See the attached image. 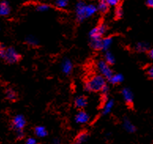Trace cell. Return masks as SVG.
Returning <instances> with one entry per match:
<instances>
[{
    "mask_svg": "<svg viewBox=\"0 0 153 144\" xmlns=\"http://www.w3.org/2000/svg\"><path fill=\"white\" fill-rule=\"evenodd\" d=\"M105 85V77H103L102 75H96L92 78H90L88 82H86L85 89L87 92H100Z\"/></svg>",
    "mask_w": 153,
    "mask_h": 144,
    "instance_id": "1",
    "label": "cell"
},
{
    "mask_svg": "<svg viewBox=\"0 0 153 144\" xmlns=\"http://www.w3.org/2000/svg\"><path fill=\"white\" fill-rule=\"evenodd\" d=\"M21 58H22L21 55L16 51L15 49H13V47H8L7 48V50H6L3 61L6 63L14 64L18 62L21 60Z\"/></svg>",
    "mask_w": 153,
    "mask_h": 144,
    "instance_id": "2",
    "label": "cell"
},
{
    "mask_svg": "<svg viewBox=\"0 0 153 144\" xmlns=\"http://www.w3.org/2000/svg\"><path fill=\"white\" fill-rule=\"evenodd\" d=\"M97 69L103 77L109 80L113 76V71L110 67L109 64H107L104 60H100L97 63Z\"/></svg>",
    "mask_w": 153,
    "mask_h": 144,
    "instance_id": "3",
    "label": "cell"
},
{
    "mask_svg": "<svg viewBox=\"0 0 153 144\" xmlns=\"http://www.w3.org/2000/svg\"><path fill=\"white\" fill-rule=\"evenodd\" d=\"M107 31V26L104 24H100L97 27H95L90 31L89 37L91 39H101L102 35L106 32Z\"/></svg>",
    "mask_w": 153,
    "mask_h": 144,
    "instance_id": "4",
    "label": "cell"
},
{
    "mask_svg": "<svg viewBox=\"0 0 153 144\" xmlns=\"http://www.w3.org/2000/svg\"><path fill=\"white\" fill-rule=\"evenodd\" d=\"M25 125H26V120L22 115H17L12 120V126L17 131L23 130Z\"/></svg>",
    "mask_w": 153,
    "mask_h": 144,
    "instance_id": "5",
    "label": "cell"
},
{
    "mask_svg": "<svg viewBox=\"0 0 153 144\" xmlns=\"http://www.w3.org/2000/svg\"><path fill=\"white\" fill-rule=\"evenodd\" d=\"M86 5L84 2H79L76 6V19L79 22L83 21L86 18L85 16Z\"/></svg>",
    "mask_w": 153,
    "mask_h": 144,
    "instance_id": "6",
    "label": "cell"
},
{
    "mask_svg": "<svg viewBox=\"0 0 153 144\" xmlns=\"http://www.w3.org/2000/svg\"><path fill=\"white\" fill-rule=\"evenodd\" d=\"M88 120H89V115L83 110L79 111L75 116V121L77 124L83 125V124H86Z\"/></svg>",
    "mask_w": 153,
    "mask_h": 144,
    "instance_id": "7",
    "label": "cell"
},
{
    "mask_svg": "<svg viewBox=\"0 0 153 144\" xmlns=\"http://www.w3.org/2000/svg\"><path fill=\"white\" fill-rule=\"evenodd\" d=\"M62 71L64 74L70 75L73 70V63L70 59L64 58L61 64Z\"/></svg>",
    "mask_w": 153,
    "mask_h": 144,
    "instance_id": "8",
    "label": "cell"
},
{
    "mask_svg": "<svg viewBox=\"0 0 153 144\" xmlns=\"http://www.w3.org/2000/svg\"><path fill=\"white\" fill-rule=\"evenodd\" d=\"M122 95L127 105H131L134 101V95H133L131 90L128 87H125L122 91Z\"/></svg>",
    "mask_w": 153,
    "mask_h": 144,
    "instance_id": "9",
    "label": "cell"
},
{
    "mask_svg": "<svg viewBox=\"0 0 153 144\" xmlns=\"http://www.w3.org/2000/svg\"><path fill=\"white\" fill-rule=\"evenodd\" d=\"M88 104V100L86 97L85 96H78L75 98L74 101V105L76 108H79V109H82V108H85V107L87 106Z\"/></svg>",
    "mask_w": 153,
    "mask_h": 144,
    "instance_id": "10",
    "label": "cell"
},
{
    "mask_svg": "<svg viewBox=\"0 0 153 144\" xmlns=\"http://www.w3.org/2000/svg\"><path fill=\"white\" fill-rule=\"evenodd\" d=\"M10 13V8L7 2H0V16H7Z\"/></svg>",
    "mask_w": 153,
    "mask_h": 144,
    "instance_id": "11",
    "label": "cell"
},
{
    "mask_svg": "<svg viewBox=\"0 0 153 144\" xmlns=\"http://www.w3.org/2000/svg\"><path fill=\"white\" fill-rule=\"evenodd\" d=\"M123 127L124 128L126 129V131H127L128 132H130V133H133L136 131V128L130 120L128 119V118H125L124 120H123Z\"/></svg>",
    "mask_w": 153,
    "mask_h": 144,
    "instance_id": "12",
    "label": "cell"
},
{
    "mask_svg": "<svg viewBox=\"0 0 153 144\" xmlns=\"http://www.w3.org/2000/svg\"><path fill=\"white\" fill-rule=\"evenodd\" d=\"M90 46L92 49L96 50H103V45H102V38L101 39H91L90 41Z\"/></svg>",
    "mask_w": 153,
    "mask_h": 144,
    "instance_id": "13",
    "label": "cell"
},
{
    "mask_svg": "<svg viewBox=\"0 0 153 144\" xmlns=\"http://www.w3.org/2000/svg\"><path fill=\"white\" fill-rule=\"evenodd\" d=\"M114 105V101L113 99H109L107 103H105V106L103 107V115H107L111 112L113 107Z\"/></svg>",
    "mask_w": 153,
    "mask_h": 144,
    "instance_id": "14",
    "label": "cell"
},
{
    "mask_svg": "<svg viewBox=\"0 0 153 144\" xmlns=\"http://www.w3.org/2000/svg\"><path fill=\"white\" fill-rule=\"evenodd\" d=\"M35 134L37 137L44 138L48 135V131L43 126H37L35 128Z\"/></svg>",
    "mask_w": 153,
    "mask_h": 144,
    "instance_id": "15",
    "label": "cell"
},
{
    "mask_svg": "<svg viewBox=\"0 0 153 144\" xmlns=\"http://www.w3.org/2000/svg\"><path fill=\"white\" fill-rule=\"evenodd\" d=\"M123 81V76L122 74H113L111 78L109 79V82L111 84H118Z\"/></svg>",
    "mask_w": 153,
    "mask_h": 144,
    "instance_id": "16",
    "label": "cell"
},
{
    "mask_svg": "<svg viewBox=\"0 0 153 144\" xmlns=\"http://www.w3.org/2000/svg\"><path fill=\"white\" fill-rule=\"evenodd\" d=\"M97 10V8H96V6L92 4L90 5H86L85 8V16L86 18H89L91 16H92Z\"/></svg>",
    "mask_w": 153,
    "mask_h": 144,
    "instance_id": "17",
    "label": "cell"
},
{
    "mask_svg": "<svg viewBox=\"0 0 153 144\" xmlns=\"http://www.w3.org/2000/svg\"><path fill=\"white\" fill-rule=\"evenodd\" d=\"M135 48L138 52H145L149 49V45L145 42H140L137 44Z\"/></svg>",
    "mask_w": 153,
    "mask_h": 144,
    "instance_id": "18",
    "label": "cell"
},
{
    "mask_svg": "<svg viewBox=\"0 0 153 144\" xmlns=\"http://www.w3.org/2000/svg\"><path fill=\"white\" fill-rule=\"evenodd\" d=\"M113 43V38L106 37L102 39V45H103V50H107L111 47Z\"/></svg>",
    "mask_w": 153,
    "mask_h": 144,
    "instance_id": "19",
    "label": "cell"
},
{
    "mask_svg": "<svg viewBox=\"0 0 153 144\" xmlns=\"http://www.w3.org/2000/svg\"><path fill=\"white\" fill-rule=\"evenodd\" d=\"M104 61L107 62V64H109L110 66L111 65H113L115 61V59H114V55L111 52H110L108 50H107L105 53V55H104Z\"/></svg>",
    "mask_w": 153,
    "mask_h": 144,
    "instance_id": "20",
    "label": "cell"
},
{
    "mask_svg": "<svg viewBox=\"0 0 153 144\" xmlns=\"http://www.w3.org/2000/svg\"><path fill=\"white\" fill-rule=\"evenodd\" d=\"M6 95H7V99H9L11 102H14V101L17 100L18 98V95H17V93H16L13 89H8L6 92Z\"/></svg>",
    "mask_w": 153,
    "mask_h": 144,
    "instance_id": "21",
    "label": "cell"
},
{
    "mask_svg": "<svg viewBox=\"0 0 153 144\" xmlns=\"http://www.w3.org/2000/svg\"><path fill=\"white\" fill-rule=\"evenodd\" d=\"M88 139V134L86 132H81L79 134L78 136L76 137V140L75 141V144H82L85 142Z\"/></svg>",
    "mask_w": 153,
    "mask_h": 144,
    "instance_id": "22",
    "label": "cell"
},
{
    "mask_svg": "<svg viewBox=\"0 0 153 144\" xmlns=\"http://www.w3.org/2000/svg\"><path fill=\"white\" fill-rule=\"evenodd\" d=\"M108 7H109V6H108L106 1H100L98 6V10L100 11L101 13H105L108 10Z\"/></svg>",
    "mask_w": 153,
    "mask_h": 144,
    "instance_id": "23",
    "label": "cell"
},
{
    "mask_svg": "<svg viewBox=\"0 0 153 144\" xmlns=\"http://www.w3.org/2000/svg\"><path fill=\"white\" fill-rule=\"evenodd\" d=\"M55 4L58 8H65L67 7L68 0H55Z\"/></svg>",
    "mask_w": 153,
    "mask_h": 144,
    "instance_id": "24",
    "label": "cell"
},
{
    "mask_svg": "<svg viewBox=\"0 0 153 144\" xmlns=\"http://www.w3.org/2000/svg\"><path fill=\"white\" fill-rule=\"evenodd\" d=\"M26 42L28 44L30 45V46L33 47H36L38 45V40L36 39L35 37H33V36H29V37L26 39Z\"/></svg>",
    "mask_w": 153,
    "mask_h": 144,
    "instance_id": "25",
    "label": "cell"
},
{
    "mask_svg": "<svg viewBox=\"0 0 153 144\" xmlns=\"http://www.w3.org/2000/svg\"><path fill=\"white\" fill-rule=\"evenodd\" d=\"M49 9H50V7L46 4H40L36 7V10L38 11H40V12H44V11L48 10Z\"/></svg>",
    "mask_w": 153,
    "mask_h": 144,
    "instance_id": "26",
    "label": "cell"
},
{
    "mask_svg": "<svg viewBox=\"0 0 153 144\" xmlns=\"http://www.w3.org/2000/svg\"><path fill=\"white\" fill-rule=\"evenodd\" d=\"M6 50H7L6 47L3 44H0V59L3 60L5 57V54H6Z\"/></svg>",
    "mask_w": 153,
    "mask_h": 144,
    "instance_id": "27",
    "label": "cell"
},
{
    "mask_svg": "<svg viewBox=\"0 0 153 144\" xmlns=\"http://www.w3.org/2000/svg\"><path fill=\"white\" fill-rule=\"evenodd\" d=\"M120 0H106V2L109 7H116L118 6Z\"/></svg>",
    "mask_w": 153,
    "mask_h": 144,
    "instance_id": "28",
    "label": "cell"
},
{
    "mask_svg": "<svg viewBox=\"0 0 153 144\" xmlns=\"http://www.w3.org/2000/svg\"><path fill=\"white\" fill-rule=\"evenodd\" d=\"M115 17L117 18H120L123 17V10L121 8H118L115 10Z\"/></svg>",
    "mask_w": 153,
    "mask_h": 144,
    "instance_id": "29",
    "label": "cell"
},
{
    "mask_svg": "<svg viewBox=\"0 0 153 144\" xmlns=\"http://www.w3.org/2000/svg\"><path fill=\"white\" fill-rule=\"evenodd\" d=\"M147 73H148V76L149 77V78L153 79V65L148 69Z\"/></svg>",
    "mask_w": 153,
    "mask_h": 144,
    "instance_id": "30",
    "label": "cell"
},
{
    "mask_svg": "<svg viewBox=\"0 0 153 144\" xmlns=\"http://www.w3.org/2000/svg\"><path fill=\"white\" fill-rule=\"evenodd\" d=\"M25 144H37V142H36V140L34 138H29L26 140Z\"/></svg>",
    "mask_w": 153,
    "mask_h": 144,
    "instance_id": "31",
    "label": "cell"
},
{
    "mask_svg": "<svg viewBox=\"0 0 153 144\" xmlns=\"http://www.w3.org/2000/svg\"><path fill=\"white\" fill-rule=\"evenodd\" d=\"M108 91H109V87H108V86H107V84H106V85L103 87V89L101 90L100 92H102V94L107 95V92H108Z\"/></svg>",
    "mask_w": 153,
    "mask_h": 144,
    "instance_id": "32",
    "label": "cell"
},
{
    "mask_svg": "<svg viewBox=\"0 0 153 144\" xmlns=\"http://www.w3.org/2000/svg\"><path fill=\"white\" fill-rule=\"evenodd\" d=\"M146 4L150 8H153V0H147Z\"/></svg>",
    "mask_w": 153,
    "mask_h": 144,
    "instance_id": "33",
    "label": "cell"
},
{
    "mask_svg": "<svg viewBox=\"0 0 153 144\" xmlns=\"http://www.w3.org/2000/svg\"><path fill=\"white\" fill-rule=\"evenodd\" d=\"M17 135H18V138H22L24 136V133H23V131L22 130H20V131H17Z\"/></svg>",
    "mask_w": 153,
    "mask_h": 144,
    "instance_id": "34",
    "label": "cell"
},
{
    "mask_svg": "<svg viewBox=\"0 0 153 144\" xmlns=\"http://www.w3.org/2000/svg\"><path fill=\"white\" fill-rule=\"evenodd\" d=\"M149 56L150 58L153 60V49H151V50L149 51Z\"/></svg>",
    "mask_w": 153,
    "mask_h": 144,
    "instance_id": "35",
    "label": "cell"
},
{
    "mask_svg": "<svg viewBox=\"0 0 153 144\" xmlns=\"http://www.w3.org/2000/svg\"><path fill=\"white\" fill-rule=\"evenodd\" d=\"M52 144H61V142H60V140H58V139H55V140H54V141H53Z\"/></svg>",
    "mask_w": 153,
    "mask_h": 144,
    "instance_id": "36",
    "label": "cell"
},
{
    "mask_svg": "<svg viewBox=\"0 0 153 144\" xmlns=\"http://www.w3.org/2000/svg\"><path fill=\"white\" fill-rule=\"evenodd\" d=\"M100 1H106V0H100Z\"/></svg>",
    "mask_w": 153,
    "mask_h": 144,
    "instance_id": "37",
    "label": "cell"
}]
</instances>
